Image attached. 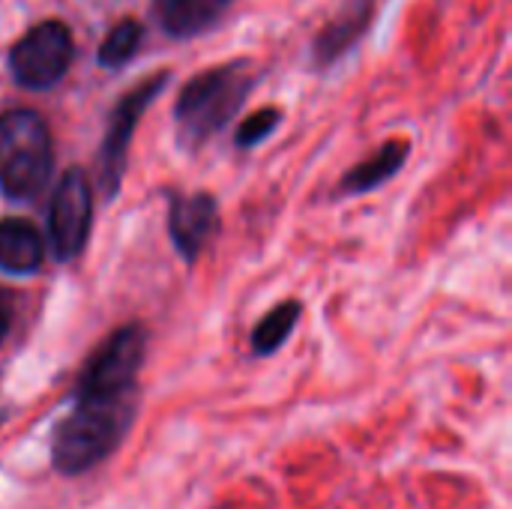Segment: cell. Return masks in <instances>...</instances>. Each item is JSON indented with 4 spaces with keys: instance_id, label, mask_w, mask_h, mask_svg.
<instances>
[{
    "instance_id": "obj_3",
    "label": "cell",
    "mask_w": 512,
    "mask_h": 509,
    "mask_svg": "<svg viewBox=\"0 0 512 509\" xmlns=\"http://www.w3.org/2000/svg\"><path fill=\"white\" fill-rule=\"evenodd\" d=\"M249 87H252V72L243 60L195 75L183 87L177 108H174L180 144L198 147L213 132H219L231 120V114L240 108Z\"/></svg>"
},
{
    "instance_id": "obj_4",
    "label": "cell",
    "mask_w": 512,
    "mask_h": 509,
    "mask_svg": "<svg viewBox=\"0 0 512 509\" xmlns=\"http://www.w3.org/2000/svg\"><path fill=\"white\" fill-rule=\"evenodd\" d=\"M72 54L75 42L69 27L63 21H42L9 51V72L27 90H48L66 75Z\"/></svg>"
},
{
    "instance_id": "obj_5",
    "label": "cell",
    "mask_w": 512,
    "mask_h": 509,
    "mask_svg": "<svg viewBox=\"0 0 512 509\" xmlns=\"http://www.w3.org/2000/svg\"><path fill=\"white\" fill-rule=\"evenodd\" d=\"M147 333L138 324L117 330L87 363L78 378V396H126L144 363Z\"/></svg>"
},
{
    "instance_id": "obj_6",
    "label": "cell",
    "mask_w": 512,
    "mask_h": 509,
    "mask_svg": "<svg viewBox=\"0 0 512 509\" xmlns=\"http://www.w3.org/2000/svg\"><path fill=\"white\" fill-rule=\"evenodd\" d=\"M90 219H93L90 183L78 168H69L60 177L48 210V237L57 261H72L75 255H81L90 234Z\"/></svg>"
},
{
    "instance_id": "obj_14",
    "label": "cell",
    "mask_w": 512,
    "mask_h": 509,
    "mask_svg": "<svg viewBox=\"0 0 512 509\" xmlns=\"http://www.w3.org/2000/svg\"><path fill=\"white\" fill-rule=\"evenodd\" d=\"M138 45H141V24L132 21V18H123L102 39V45H99V63L108 66V69H120L123 63H129L135 57Z\"/></svg>"
},
{
    "instance_id": "obj_10",
    "label": "cell",
    "mask_w": 512,
    "mask_h": 509,
    "mask_svg": "<svg viewBox=\"0 0 512 509\" xmlns=\"http://www.w3.org/2000/svg\"><path fill=\"white\" fill-rule=\"evenodd\" d=\"M405 159H408V141H390V144H384L372 159L360 162V165L342 180V189H345L348 195L369 192V189L381 186L384 180H390V177L402 168Z\"/></svg>"
},
{
    "instance_id": "obj_12",
    "label": "cell",
    "mask_w": 512,
    "mask_h": 509,
    "mask_svg": "<svg viewBox=\"0 0 512 509\" xmlns=\"http://www.w3.org/2000/svg\"><path fill=\"white\" fill-rule=\"evenodd\" d=\"M369 12H372V3H369V0H360L354 9L342 12V15L318 36V42H315L318 60H321V63L336 60V57L363 33V27H366V21H369Z\"/></svg>"
},
{
    "instance_id": "obj_13",
    "label": "cell",
    "mask_w": 512,
    "mask_h": 509,
    "mask_svg": "<svg viewBox=\"0 0 512 509\" xmlns=\"http://www.w3.org/2000/svg\"><path fill=\"white\" fill-rule=\"evenodd\" d=\"M297 318H300V303H282L273 312H267L252 333L255 354H273L276 348H282V342L291 336Z\"/></svg>"
},
{
    "instance_id": "obj_11",
    "label": "cell",
    "mask_w": 512,
    "mask_h": 509,
    "mask_svg": "<svg viewBox=\"0 0 512 509\" xmlns=\"http://www.w3.org/2000/svg\"><path fill=\"white\" fill-rule=\"evenodd\" d=\"M231 0H165L162 21L174 36H192L219 21Z\"/></svg>"
},
{
    "instance_id": "obj_2",
    "label": "cell",
    "mask_w": 512,
    "mask_h": 509,
    "mask_svg": "<svg viewBox=\"0 0 512 509\" xmlns=\"http://www.w3.org/2000/svg\"><path fill=\"white\" fill-rule=\"evenodd\" d=\"M54 153L48 123L30 108L0 114V192L12 201H30L51 177Z\"/></svg>"
},
{
    "instance_id": "obj_16",
    "label": "cell",
    "mask_w": 512,
    "mask_h": 509,
    "mask_svg": "<svg viewBox=\"0 0 512 509\" xmlns=\"http://www.w3.org/2000/svg\"><path fill=\"white\" fill-rule=\"evenodd\" d=\"M6 330H9V309H6V303L0 297V342L6 339Z\"/></svg>"
},
{
    "instance_id": "obj_7",
    "label": "cell",
    "mask_w": 512,
    "mask_h": 509,
    "mask_svg": "<svg viewBox=\"0 0 512 509\" xmlns=\"http://www.w3.org/2000/svg\"><path fill=\"white\" fill-rule=\"evenodd\" d=\"M165 87V75L147 78L141 81L132 93H126L111 117V129L102 141V153H99V186L105 189V195H114L120 189V177L126 168V150H129V138L144 114V108L150 105V99Z\"/></svg>"
},
{
    "instance_id": "obj_9",
    "label": "cell",
    "mask_w": 512,
    "mask_h": 509,
    "mask_svg": "<svg viewBox=\"0 0 512 509\" xmlns=\"http://www.w3.org/2000/svg\"><path fill=\"white\" fill-rule=\"evenodd\" d=\"M45 258L39 231L24 219H0V270L27 276L36 273Z\"/></svg>"
},
{
    "instance_id": "obj_15",
    "label": "cell",
    "mask_w": 512,
    "mask_h": 509,
    "mask_svg": "<svg viewBox=\"0 0 512 509\" xmlns=\"http://www.w3.org/2000/svg\"><path fill=\"white\" fill-rule=\"evenodd\" d=\"M279 111L276 108H261V111H255V114H249L243 123H240V129H237V147H255L258 141H264L276 126H279Z\"/></svg>"
},
{
    "instance_id": "obj_1",
    "label": "cell",
    "mask_w": 512,
    "mask_h": 509,
    "mask_svg": "<svg viewBox=\"0 0 512 509\" xmlns=\"http://www.w3.org/2000/svg\"><path fill=\"white\" fill-rule=\"evenodd\" d=\"M132 420V393L78 396L69 417L57 426L51 462L60 474L75 477L99 465L126 435Z\"/></svg>"
},
{
    "instance_id": "obj_8",
    "label": "cell",
    "mask_w": 512,
    "mask_h": 509,
    "mask_svg": "<svg viewBox=\"0 0 512 509\" xmlns=\"http://www.w3.org/2000/svg\"><path fill=\"white\" fill-rule=\"evenodd\" d=\"M168 228L177 252L186 261H195L207 240L219 228V207L210 195H174L171 198V213H168Z\"/></svg>"
}]
</instances>
